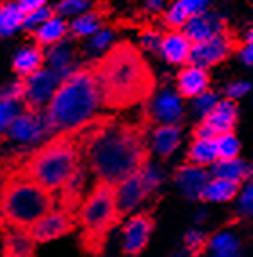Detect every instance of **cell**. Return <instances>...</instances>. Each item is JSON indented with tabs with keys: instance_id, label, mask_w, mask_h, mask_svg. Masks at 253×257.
Segmentation results:
<instances>
[{
	"instance_id": "1",
	"label": "cell",
	"mask_w": 253,
	"mask_h": 257,
	"mask_svg": "<svg viewBox=\"0 0 253 257\" xmlns=\"http://www.w3.org/2000/svg\"><path fill=\"white\" fill-rule=\"evenodd\" d=\"M85 163L98 181L116 187L147 163L141 128L125 121H92L78 136Z\"/></svg>"
},
{
	"instance_id": "2",
	"label": "cell",
	"mask_w": 253,
	"mask_h": 257,
	"mask_svg": "<svg viewBox=\"0 0 253 257\" xmlns=\"http://www.w3.org/2000/svg\"><path fill=\"white\" fill-rule=\"evenodd\" d=\"M103 105L125 109L150 94L152 74L141 53L130 44L112 47L94 67Z\"/></svg>"
},
{
	"instance_id": "3",
	"label": "cell",
	"mask_w": 253,
	"mask_h": 257,
	"mask_svg": "<svg viewBox=\"0 0 253 257\" xmlns=\"http://www.w3.org/2000/svg\"><path fill=\"white\" fill-rule=\"evenodd\" d=\"M103 105V96L94 69L78 67L62 80L60 87L46 107V116L53 134L78 133L92 121Z\"/></svg>"
},
{
	"instance_id": "4",
	"label": "cell",
	"mask_w": 253,
	"mask_h": 257,
	"mask_svg": "<svg viewBox=\"0 0 253 257\" xmlns=\"http://www.w3.org/2000/svg\"><path fill=\"white\" fill-rule=\"evenodd\" d=\"M80 154L82 147L78 138L58 134L55 140L44 143L37 152H33L24 165L22 174L49 192H62L82 167Z\"/></svg>"
},
{
	"instance_id": "5",
	"label": "cell",
	"mask_w": 253,
	"mask_h": 257,
	"mask_svg": "<svg viewBox=\"0 0 253 257\" xmlns=\"http://www.w3.org/2000/svg\"><path fill=\"white\" fill-rule=\"evenodd\" d=\"M55 199L49 190L19 172L13 174L0 190V214L8 226L31 228L38 219L53 210Z\"/></svg>"
},
{
	"instance_id": "6",
	"label": "cell",
	"mask_w": 253,
	"mask_h": 257,
	"mask_svg": "<svg viewBox=\"0 0 253 257\" xmlns=\"http://www.w3.org/2000/svg\"><path fill=\"white\" fill-rule=\"evenodd\" d=\"M80 225L83 228L85 244L91 246L94 252L105 241V235L114 226L116 219L120 216L116 205L114 187L109 183H101L92 188L80 205Z\"/></svg>"
},
{
	"instance_id": "7",
	"label": "cell",
	"mask_w": 253,
	"mask_h": 257,
	"mask_svg": "<svg viewBox=\"0 0 253 257\" xmlns=\"http://www.w3.org/2000/svg\"><path fill=\"white\" fill-rule=\"evenodd\" d=\"M53 134L46 112L42 114L40 110H22L17 118L11 121V125L6 128V136L19 149L37 147L44 143Z\"/></svg>"
},
{
	"instance_id": "8",
	"label": "cell",
	"mask_w": 253,
	"mask_h": 257,
	"mask_svg": "<svg viewBox=\"0 0 253 257\" xmlns=\"http://www.w3.org/2000/svg\"><path fill=\"white\" fill-rule=\"evenodd\" d=\"M62 78L49 67H42L35 74L24 78V101L33 110L47 107L60 87Z\"/></svg>"
},
{
	"instance_id": "9",
	"label": "cell",
	"mask_w": 253,
	"mask_h": 257,
	"mask_svg": "<svg viewBox=\"0 0 253 257\" xmlns=\"http://www.w3.org/2000/svg\"><path fill=\"white\" fill-rule=\"evenodd\" d=\"M154 221L147 212L132 214L121 226V250L125 255L136 257L147 248L150 241Z\"/></svg>"
},
{
	"instance_id": "10",
	"label": "cell",
	"mask_w": 253,
	"mask_h": 257,
	"mask_svg": "<svg viewBox=\"0 0 253 257\" xmlns=\"http://www.w3.org/2000/svg\"><path fill=\"white\" fill-rule=\"evenodd\" d=\"M74 228L73 212L67 208H53L46 216L38 219L35 225L29 228V234L35 239V243H49L55 239H60L67 235Z\"/></svg>"
},
{
	"instance_id": "11",
	"label": "cell",
	"mask_w": 253,
	"mask_h": 257,
	"mask_svg": "<svg viewBox=\"0 0 253 257\" xmlns=\"http://www.w3.org/2000/svg\"><path fill=\"white\" fill-rule=\"evenodd\" d=\"M148 114L159 125H177L184 114L183 96L170 87L157 91L150 100Z\"/></svg>"
},
{
	"instance_id": "12",
	"label": "cell",
	"mask_w": 253,
	"mask_h": 257,
	"mask_svg": "<svg viewBox=\"0 0 253 257\" xmlns=\"http://www.w3.org/2000/svg\"><path fill=\"white\" fill-rule=\"evenodd\" d=\"M235 121H237V107L233 100H219L215 109L202 119L195 134L197 138H217L219 134L231 133Z\"/></svg>"
},
{
	"instance_id": "13",
	"label": "cell",
	"mask_w": 253,
	"mask_h": 257,
	"mask_svg": "<svg viewBox=\"0 0 253 257\" xmlns=\"http://www.w3.org/2000/svg\"><path fill=\"white\" fill-rule=\"evenodd\" d=\"M230 51L231 42L222 33V35H217V37L210 38V40L193 44L192 53H190V64L202 67V69H208V67L222 62L226 56L230 55Z\"/></svg>"
},
{
	"instance_id": "14",
	"label": "cell",
	"mask_w": 253,
	"mask_h": 257,
	"mask_svg": "<svg viewBox=\"0 0 253 257\" xmlns=\"http://www.w3.org/2000/svg\"><path fill=\"white\" fill-rule=\"evenodd\" d=\"M114 194H116V205H118L120 216L121 214H132V212H136L141 207V203L148 198L147 187L143 183V178L139 172L129 176L121 183L116 185Z\"/></svg>"
},
{
	"instance_id": "15",
	"label": "cell",
	"mask_w": 253,
	"mask_h": 257,
	"mask_svg": "<svg viewBox=\"0 0 253 257\" xmlns=\"http://www.w3.org/2000/svg\"><path fill=\"white\" fill-rule=\"evenodd\" d=\"M183 33L190 38L192 44L210 40V38L222 35L224 33V22L217 13L206 11L197 17H192L188 22L183 26Z\"/></svg>"
},
{
	"instance_id": "16",
	"label": "cell",
	"mask_w": 253,
	"mask_h": 257,
	"mask_svg": "<svg viewBox=\"0 0 253 257\" xmlns=\"http://www.w3.org/2000/svg\"><path fill=\"white\" fill-rule=\"evenodd\" d=\"M192 42L183 31H170L163 35L159 55L165 62L172 65H181L190 62V53H192Z\"/></svg>"
},
{
	"instance_id": "17",
	"label": "cell",
	"mask_w": 253,
	"mask_h": 257,
	"mask_svg": "<svg viewBox=\"0 0 253 257\" xmlns=\"http://www.w3.org/2000/svg\"><path fill=\"white\" fill-rule=\"evenodd\" d=\"M46 64L51 71H55L62 80L78 69L76 65V51L71 42H60L56 46H51L46 53Z\"/></svg>"
},
{
	"instance_id": "18",
	"label": "cell",
	"mask_w": 253,
	"mask_h": 257,
	"mask_svg": "<svg viewBox=\"0 0 253 257\" xmlns=\"http://www.w3.org/2000/svg\"><path fill=\"white\" fill-rule=\"evenodd\" d=\"M210 178H208V172L204 170V167L199 165H184L177 170L175 174V185L181 192L190 199H197L202 196V190L208 185Z\"/></svg>"
},
{
	"instance_id": "19",
	"label": "cell",
	"mask_w": 253,
	"mask_h": 257,
	"mask_svg": "<svg viewBox=\"0 0 253 257\" xmlns=\"http://www.w3.org/2000/svg\"><path fill=\"white\" fill-rule=\"evenodd\" d=\"M210 0H174L165 11V24L170 28H183L192 17L206 13Z\"/></svg>"
},
{
	"instance_id": "20",
	"label": "cell",
	"mask_w": 253,
	"mask_h": 257,
	"mask_svg": "<svg viewBox=\"0 0 253 257\" xmlns=\"http://www.w3.org/2000/svg\"><path fill=\"white\" fill-rule=\"evenodd\" d=\"M208 78L206 69L197 67V65H186L179 74H177V92L184 98H195L208 91Z\"/></svg>"
},
{
	"instance_id": "21",
	"label": "cell",
	"mask_w": 253,
	"mask_h": 257,
	"mask_svg": "<svg viewBox=\"0 0 253 257\" xmlns=\"http://www.w3.org/2000/svg\"><path fill=\"white\" fill-rule=\"evenodd\" d=\"M181 145V131L177 125H157L150 134V151L159 158L172 156Z\"/></svg>"
},
{
	"instance_id": "22",
	"label": "cell",
	"mask_w": 253,
	"mask_h": 257,
	"mask_svg": "<svg viewBox=\"0 0 253 257\" xmlns=\"http://www.w3.org/2000/svg\"><path fill=\"white\" fill-rule=\"evenodd\" d=\"M44 64H46V55L40 46H26L17 51L13 56V69L22 78H28L40 71Z\"/></svg>"
},
{
	"instance_id": "23",
	"label": "cell",
	"mask_w": 253,
	"mask_h": 257,
	"mask_svg": "<svg viewBox=\"0 0 253 257\" xmlns=\"http://www.w3.org/2000/svg\"><path fill=\"white\" fill-rule=\"evenodd\" d=\"M67 33H69V24L65 22L64 17L53 15L33 35H35V40H37V44L40 47H51L64 42L65 37H67Z\"/></svg>"
},
{
	"instance_id": "24",
	"label": "cell",
	"mask_w": 253,
	"mask_h": 257,
	"mask_svg": "<svg viewBox=\"0 0 253 257\" xmlns=\"http://www.w3.org/2000/svg\"><path fill=\"white\" fill-rule=\"evenodd\" d=\"M35 239L22 228L10 226L4 234V257H33Z\"/></svg>"
},
{
	"instance_id": "25",
	"label": "cell",
	"mask_w": 253,
	"mask_h": 257,
	"mask_svg": "<svg viewBox=\"0 0 253 257\" xmlns=\"http://www.w3.org/2000/svg\"><path fill=\"white\" fill-rule=\"evenodd\" d=\"M26 11L19 6L17 0H8L0 4V38H8L24 28Z\"/></svg>"
},
{
	"instance_id": "26",
	"label": "cell",
	"mask_w": 253,
	"mask_h": 257,
	"mask_svg": "<svg viewBox=\"0 0 253 257\" xmlns=\"http://www.w3.org/2000/svg\"><path fill=\"white\" fill-rule=\"evenodd\" d=\"M237 192H239V183L221 178H212L202 190L201 198L208 203H226L233 199Z\"/></svg>"
},
{
	"instance_id": "27",
	"label": "cell",
	"mask_w": 253,
	"mask_h": 257,
	"mask_svg": "<svg viewBox=\"0 0 253 257\" xmlns=\"http://www.w3.org/2000/svg\"><path fill=\"white\" fill-rule=\"evenodd\" d=\"M188 160H190V163L199 165V167L213 165V163L219 160L215 138H195L193 140V143L190 145V151H188Z\"/></svg>"
},
{
	"instance_id": "28",
	"label": "cell",
	"mask_w": 253,
	"mask_h": 257,
	"mask_svg": "<svg viewBox=\"0 0 253 257\" xmlns=\"http://www.w3.org/2000/svg\"><path fill=\"white\" fill-rule=\"evenodd\" d=\"M210 257H239L240 241L231 232H219L208 241Z\"/></svg>"
},
{
	"instance_id": "29",
	"label": "cell",
	"mask_w": 253,
	"mask_h": 257,
	"mask_svg": "<svg viewBox=\"0 0 253 257\" xmlns=\"http://www.w3.org/2000/svg\"><path fill=\"white\" fill-rule=\"evenodd\" d=\"M213 178H221L239 183L248 176V165L239 158H231V160H217L212 165Z\"/></svg>"
},
{
	"instance_id": "30",
	"label": "cell",
	"mask_w": 253,
	"mask_h": 257,
	"mask_svg": "<svg viewBox=\"0 0 253 257\" xmlns=\"http://www.w3.org/2000/svg\"><path fill=\"white\" fill-rule=\"evenodd\" d=\"M101 15L98 11H89L83 13L76 19H73L69 26V31L73 33V37L76 38H91L94 33L101 29Z\"/></svg>"
},
{
	"instance_id": "31",
	"label": "cell",
	"mask_w": 253,
	"mask_h": 257,
	"mask_svg": "<svg viewBox=\"0 0 253 257\" xmlns=\"http://www.w3.org/2000/svg\"><path fill=\"white\" fill-rule=\"evenodd\" d=\"M96 0H60L56 6V13L64 19H76L80 15L92 11Z\"/></svg>"
},
{
	"instance_id": "32",
	"label": "cell",
	"mask_w": 253,
	"mask_h": 257,
	"mask_svg": "<svg viewBox=\"0 0 253 257\" xmlns=\"http://www.w3.org/2000/svg\"><path fill=\"white\" fill-rule=\"evenodd\" d=\"M139 174H141L143 183H145V187H147L148 196L156 192L157 188L163 185V181H165V172H163L161 167L156 165V163H148L147 161V163L141 167Z\"/></svg>"
},
{
	"instance_id": "33",
	"label": "cell",
	"mask_w": 253,
	"mask_h": 257,
	"mask_svg": "<svg viewBox=\"0 0 253 257\" xmlns=\"http://www.w3.org/2000/svg\"><path fill=\"white\" fill-rule=\"evenodd\" d=\"M114 44V31L112 29L101 28L98 33H94L87 42V51L91 55H101V53H109Z\"/></svg>"
},
{
	"instance_id": "34",
	"label": "cell",
	"mask_w": 253,
	"mask_h": 257,
	"mask_svg": "<svg viewBox=\"0 0 253 257\" xmlns=\"http://www.w3.org/2000/svg\"><path fill=\"white\" fill-rule=\"evenodd\" d=\"M215 145H217L219 160H231V158L239 156L240 143H239V140L235 138V134H231V133L219 134L215 138Z\"/></svg>"
},
{
	"instance_id": "35",
	"label": "cell",
	"mask_w": 253,
	"mask_h": 257,
	"mask_svg": "<svg viewBox=\"0 0 253 257\" xmlns=\"http://www.w3.org/2000/svg\"><path fill=\"white\" fill-rule=\"evenodd\" d=\"M217 103H219V98H217L215 92L204 91L202 94H199V96H195L192 100V112L197 116V118L204 119L213 109H215Z\"/></svg>"
},
{
	"instance_id": "36",
	"label": "cell",
	"mask_w": 253,
	"mask_h": 257,
	"mask_svg": "<svg viewBox=\"0 0 253 257\" xmlns=\"http://www.w3.org/2000/svg\"><path fill=\"white\" fill-rule=\"evenodd\" d=\"M163 35L157 29H145L139 35V47L147 53H159Z\"/></svg>"
},
{
	"instance_id": "37",
	"label": "cell",
	"mask_w": 253,
	"mask_h": 257,
	"mask_svg": "<svg viewBox=\"0 0 253 257\" xmlns=\"http://www.w3.org/2000/svg\"><path fill=\"white\" fill-rule=\"evenodd\" d=\"M22 101L17 100H0V123L4 125L6 128L10 127L17 116L22 112Z\"/></svg>"
},
{
	"instance_id": "38",
	"label": "cell",
	"mask_w": 253,
	"mask_h": 257,
	"mask_svg": "<svg viewBox=\"0 0 253 257\" xmlns=\"http://www.w3.org/2000/svg\"><path fill=\"white\" fill-rule=\"evenodd\" d=\"M53 17V11L49 10V8H40V10L37 11H31V13H26V20H24V28L28 29V31H37L38 28H40L42 24L47 22V20Z\"/></svg>"
},
{
	"instance_id": "39",
	"label": "cell",
	"mask_w": 253,
	"mask_h": 257,
	"mask_svg": "<svg viewBox=\"0 0 253 257\" xmlns=\"http://www.w3.org/2000/svg\"><path fill=\"white\" fill-rule=\"evenodd\" d=\"M237 207H239V212L244 216H253V179L244 185L242 190L239 192Z\"/></svg>"
},
{
	"instance_id": "40",
	"label": "cell",
	"mask_w": 253,
	"mask_h": 257,
	"mask_svg": "<svg viewBox=\"0 0 253 257\" xmlns=\"http://www.w3.org/2000/svg\"><path fill=\"white\" fill-rule=\"evenodd\" d=\"M0 100L24 101V82H11L0 87Z\"/></svg>"
},
{
	"instance_id": "41",
	"label": "cell",
	"mask_w": 253,
	"mask_h": 257,
	"mask_svg": "<svg viewBox=\"0 0 253 257\" xmlns=\"http://www.w3.org/2000/svg\"><path fill=\"white\" fill-rule=\"evenodd\" d=\"M204 244H206V237H204L201 230H190L188 234L184 235V246H186L188 252H199V250L204 248Z\"/></svg>"
},
{
	"instance_id": "42",
	"label": "cell",
	"mask_w": 253,
	"mask_h": 257,
	"mask_svg": "<svg viewBox=\"0 0 253 257\" xmlns=\"http://www.w3.org/2000/svg\"><path fill=\"white\" fill-rule=\"evenodd\" d=\"M249 92V83L244 82V80H235L231 82L228 87H226V96L228 100H237V98H242L244 94Z\"/></svg>"
},
{
	"instance_id": "43",
	"label": "cell",
	"mask_w": 253,
	"mask_h": 257,
	"mask_svg": "<svg viewBox=\"0 0 253 257\" xmlns=\"http://www.w3.org/2000/svg\"><path fill=\"white\" fill-rule=\"evenodd\" d=\"M240 60L246 65H253V29L248 33L246 42H244L242 49H240Z\"/></svg>"
},
{
	"instance_id": "44",
	"label": "cell",
	"mask_w": 253,
	"mask_h": 257,
	"mask_svg": "<svg viewBox=\"0 0 253 257\" xmlns=\"http://www.w3.org/2000/svg\"><path fill=\"white\" fill-rule=\"evenodd\" d=\"M19 6L22 8L26 13H31V11H37L40 8H46L47 0H17Z\"/></svg>"
},
{
	"instance_id": "45",
	"label": "cell",
	"mask_w": 253,
	"mask_h": 257,
	"mask_svg": "<svg viewBox=\"0 0 253 257\" xmlns=\"http://www.w3.org/2000/svg\"><path fill=\"white\" fill-rule=\"evenodd\" d=\"M165 8V0H147L145 2V10L150 11V13H157Z\"/></svg>"
},
{
	"instance_id": "46",
	"label": "cell",
	"mask_w": 253,
	"mask_h": 257,
	"mask_svg": "<svg viewBox=\"0 0 253 257\" xmlns=\"http://www.w3.org/2000/svg\"><path fill=\"white\" fill-rule=\"evenodd\" d=\"M6 133V127H4V125H2V123H0V136H2V134H4Z\"/></svg>"
}]
</instances>
